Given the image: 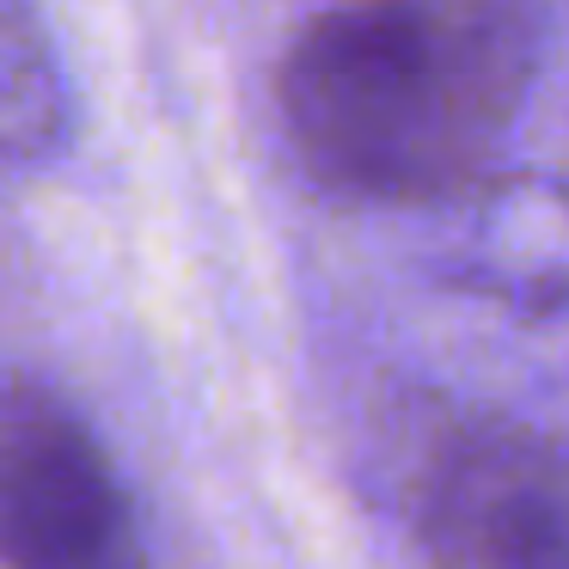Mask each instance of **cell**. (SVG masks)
<instances>
[{"instance_id": "6da1fadb", "label": "cell", "mask_w": 569, "mask_h": 569, "mask_svg": "<svg viewBox=\"0 0 569 569\" xmlns=\"http://www.w3.org/2000/svg\"><path fill=\"white\" fill-rule=\"evenodd\" d=\"M527 0H337L282 62V117L325 184L435 202L483 178L532 87Z\"/></svg>"}, {"instance_id": "3957f363", "label": "cell", "mask_w": 569, "mask_h": 569, "mask_svg": "<svg viewBox=\"0 0 569 569\" xmlns=\"http://www.w3.org/2000/svg\"><path fill=\"white\" fill-rule=\"evenodd\" d=\"M0 569H148L111 453L26 373H0Z\"/></svg>"}, {"instance_id": "277c9868", "label": "cell", "mask_w": 569, "mask_h": 569, "mask_svg": "<svg viewBox=\"0 0 569 569\" xmlns=\"http://www.w3.org/2000/svg\"><path fill=\"white\" fill-rule=\"evenodd\" d=\"M68 92L31 0H0V160H38L62 141Z\"/></svg>"}, {"instance_id": "7a4b0ae2", "label": "cell", "mask_w": 569, "mask_h": 569, "mask_svg": "<svg viewBox=\"0 0 569 569\" xmlns=\"http://www.w3.org/2000/svg\"><path fill=\"white\" fill-rule=\"evenodd\" d=\"M410 527L441 569H569V441L508 417L453 422L417 466Z\"/></svg>"}]
</instances>
